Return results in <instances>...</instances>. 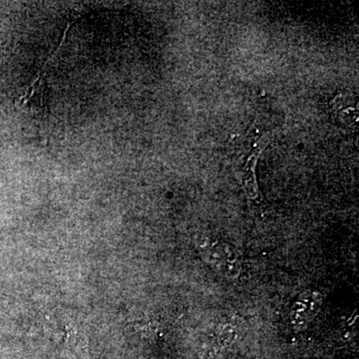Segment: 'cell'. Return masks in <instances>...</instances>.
Returning a JSON list of instances; mask_svg holds the SVG:
<instances>
[{
	"instance_id": "obj_3",
	"label": "cell",
	"mask_w": 359,
	"mask_h": 359,
	"mask_svg": "<svg viewBox=\"0 0 359 359\" xmlns=\"http://www.w3.org/2000/svg\"><path fill=\"white\" fill-rule=\"evenodd\" d=\"M237 337V328L231 323L219 325L214 332L202 340L200 346L199 359H221L228 347Z\"/></svg>"
},
{
	"instance_id": "obj_1",
	"label": "cell",
	"mask_w": 359,
	"mask_h": 359,
	"mask_svg": "<svg viewBox=\"0 0 359 359\" xmlns=\"http://www.w3.org/2000/svg\"><path fill=\"white\" fill-rule=\"evenodd\" d=\"M196 245L202 259L218 275L230 280L240 278L242 257L235 245L208 236H202Z\"/></svg>"
},
{
	"instance_id": "obj_2",
	"label": "cell",
	"mask_w": 359,
	"mask_h": 359,
	"mask_svg": "<svg viewBox=\"0 0 359 359\" xmlns=\"http://www.w3.org/2000/svg\"><path fill=\"white\" fill-rule=\"evenodd\" d=\"M323 304V294L316 290H306L292 302L290 309L289 321L294 332H302L309 327L320 313Z\"/></svg>"
},
{
	"instance_id": "obj_4",
	"label": "cell",
	"mask_w": 359,
	"mask_h": 359,
	"mask_svg": "<svg viewBox=\"0 0 359 359\" xmlns=\"http://www.w3.org/2000/svg\"><path fill=\"white\" fill-rule=\"evenodd\" d=\"M266 144V140H261L252 148L240 171V179L245 195L249 198L250 202L255 203L256 205L263 204L264 201L261 190L257 185L256 166L259 156L261 155Z\"/></svg>"
}]
</instances>
